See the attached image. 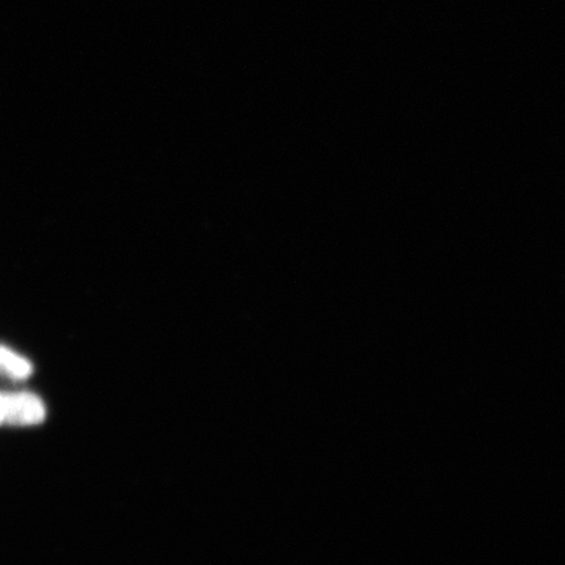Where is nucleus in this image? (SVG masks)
Instances as JSON below:
<instances>
[{
    "instance_id": "obj_1",
    "label": "nucleus",
    "mask_w": 565,
    "mask_h": 565,
    "mask_svg": "<svg viewBox=\"0 0 565 565\" xmlns=\"http://www.w3.org/2000/svg\"><path fill=\"white\" fill-rule=\"evenodd\" d=\"M45 419V406L32 393H3L2 423L9 426H32Z\"/></svg>"
},
{
    "instance_id": "obj_2",
    "label": "nucleus",
    "mask_w": 565,
    "mask_h": 565,
    "mask_svg": "<svg viewBox=\"0 0 565 565\" xmlns=\"http://www.w3.org/2000/svg\"><path fill=\"white\" fill-rule=\"evenodd\" d=\"M0 363H2L3 373L11 379L23 380L32 374V364L18 353L4 348V345Z\"/></svg>"
}]
</instances>
